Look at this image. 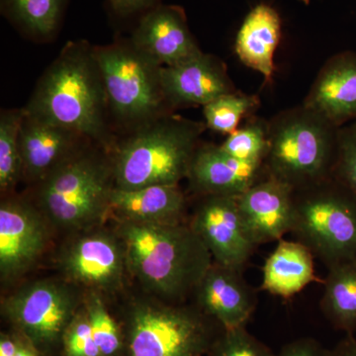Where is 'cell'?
I'll list each match as a JSON object with an SVG mask.
<instances>
[{"label":"cell","instance_id":"cell-1","mask_svg":"<svg viewBox=\"0 0 356 356\" xmlns=\"http://www.w3.org/2000/svg\"><path fill=\"white\" fill-rule=\"evenodd\" d=\"M23 109L30 116L81 134L109 152L116 142L95 46L84 40L65 44Z\"/></svg>","mask_w":356,"mask_h":356},{"label":"cell","instance_id":"cell-2","mask_svg":"<svg viewBox=\"0 0 356 356\" xmlns=\"http://www.w3.org/2000/svg\"><path fill=\"white\" fill-rule=\"evenodd\" d=\"M130 275L152 296L180 304L193 295L212 264L209 250L188 222H116Z\"/></svg>","mask_w":356,"mask_h":356},{"label":"cell","instance_id":"cell-3","mask_svg":"<svg viewBox=\"0 0 356 356\" xmlns=\"http://www.w3.org/2000/svg\"><path fill=\"white\" fill-rule=\"evenodd\" d=\"M205 123L170 112L117 138L110 156L115 188L178 185L188 177Z\"/></svg>","mask_w":356,"mask_h":356},{"label":"cell","instance_id":"cell-4","mask_svg":"<svg viewBox=\"0 0 356 356\" xmlns=\"http://www.w3.org/2000/svg\"><path fill=\"white\" fill-rule=\"evenodd\" d=\"M35 186L32 200L51 226L72 234L100 226L115 187L110 152L89 142Z\"/></svg>","mask_w":356,"mask_h":356},{"label":"cell","instance_id":"cell-5","mask_svg":"<svg viewBox=\"0 0 356 356\" xmlns=\"http://www.w3.org/2000/svg\"><path fill=\"white\" fill-rule=\"evenodd\" d=\"M126 356L207 355L224 327L195 305L154 297L128 305L119 318Z\"/></svg>","mask_w":356,"mask_h":356},{"label":"cell","instance_id":"cell-6","mask_svg":"<svg viewBox=\"0 0 356 356\" xmlns=\"http://www.w3.org/2000/svg\"><path fill=\"white\" fill-rule=\"evenodd\" d=\"M267 124V175L294 191L332 177L339 129L303 105L281 112Z\"/></svg>","mask_w":356,"mask_h":356},{"label":"cell","instance_id":"cell-7","mask_svg":"<svg viewBox=\"0 0 356 356\" xmlns=\"http://www.w3.org/2000/svg\"><path fill=\"white\" fill-rule=\"evenodd\" d=\"M110 116L127 131L168 113L161 81V65L130 39L95 46Z\"/></svg>","mask_w":356,"mask_h":356},{"label":"cell","instance_id":"cell-8","mask_svg":"<svg viewBox=\"0 0 356 356\" xmlns=\"http://www.w3.org/2000/svg\"><path fill=\"white\" fill-rule=\"evenodd\" d=\"M291 233L327 268L356 259V197L334 177L294 191Z\"/></svg>","mask_w":356,"mask_h":356},{"label":"cell","instance_id":"cell-9","mask_svg":"<svg viewBox=\"0 0 356 356\" xmlns=\"http://www.w3.org/2000/svg\"><path fill=\"white\" fill-rule=\"evenodd\" d=\"M83 295L65 280L33 281L2 301V315L42 355L58 356L63 336L83 306Z\"/></svg>","mask_w":356,"mask_h":356},{"label":"cell","instance_id":"cell-10","mask_svg":"<svg viewBox=\"0 0 356 356\" xmlns=\"http://www.w3.org/2000/svg\"><path fill=\"white\" fill-rule=\"evenodd\" d=\"M57 261L64 280L83 292L114 294L122 289L129 274L120 238L102 225L74 233L58 252Z\"/></svg>","mask_w":356,"mask_h":356},{"label":"cell","instance_id":"cell-11","mask_svg":"<svg viewBox=\"0 0 356 356\" xmlns=\"http://www.w3.org/2000/svg\"><path fill=\"white\" fill-rule=\"evenodd\" d=\"M51 224L32 199L3 196L0 203V277L13 282L46 252Z\"/></svg>","mask_w":356,"mask_h":356},{"label":"cell","instance_id":"cell-12","mask_svg":"<svg viewBox=\"0 0 356 356\" xmlns=\"http://www.w3.org/2000/svg\"><path fill=\"white\" fill-rule=\"evenodd\" d=\"M189 221L213 261L243 270L259 245L245 226L236 197L201 196Z\"/></svg>","mask_w":356,"mask_h":356},{"label":"cell","instance_id":"cell-13","mask_svg":"<svg viewBox=\"0 0 356 356\" xmlns=\"http://www.w3.org/2000/svg\"><path fill=\"white\" fill-rule=\"evenodd\" d=\"M131 42L161 67H170L202 51L191 34L184 8L159 3L138 19Z\"/></svg>","mask_w":356,"mask_h":356},{"label":"cell","instance_id":"cell-14","mask_svg":"<svg viewBox=\"0 0 356 356\" xmlns=\"http://www.w3.org/2000/svg\"><path fill=\"white\" fill-rule=\"evenodd\" d=\"M161 88L168 109L204 106L220 96L236 92L226 67L203 51L180 64L161 67Z\"/></svg>","mask_w":356,"mask_h":356},{"label":"cell","instance_id":"cell-15","mask_svg":"<svg viewBox=\"0 0 356 356\" xmlns=\"http://www.w3.org/2000/svg\"><path fill=\"white\" fill-rule=\"evenodd\" d=\"M199 310L227 329L247 325L257 307L254 290L243 270L213 261L193 293Z\"/></svg>","mask_w":356,"mask_h":356},{"label":"cell","instance_id":"cell-16","mask_svg":"<svg viewBox=\"0 0 356 356\" xmlns=\"http://www.w3.org/2000/svg\"><path fill=\"white\" fill-rule=\"evenodd\" d=\"M245 226L257 245L282 240L291 233L295 217L294 189L266 177L236 197Z\"/></svg>","mask_w":356,"mask_h":356},{"label":"cell","instance_id":"cell-17","mask_svg":"<svg viewBox=\"0 0 356 356\" xmlns=\"http://www.w3.org/2000/svg\"><path fill=\"white\" fill-rule=\"evenodd\" d=\"M19 140L23 180L34 185L91 142L74 131L26 113Z\"/></svg>","mask_w":356,"mask_h":356},{"label":"cell","instance_id":"cell-18","mask_svg":"<svg viewBox=\"0 0 356 356\" xmlns=\"http://www.w3.org/2000/svg\"><path fill=\"white\" fill-rule=\"evenodd\" d=\"M302 105L337 129L356 121V51L330 58Z\"/></svg>","mask_w":356,"mask_h":356},{"label":"cell","instance_id":"cell-19","mask_svg":"<svg viewBox=\"0 0 356 356\" xmlns=\"http://www.w3.org/2000/svg\"><path fill=\"white\" fill-rule=\"evenodd\" d=\"M264 163H247L220 146L199 145L189 170V184L199 195L238 197L266 177Z\"/></svg>","mask_w":356,"mask_h":356},{"label":"cell","instance_id":"cell-20","mask_svg":"<svg viewBox=\"0 0 356 356\" xmlns=\"http://www.w3.org/2000/svg\"><path fill=\"white\" fill-rule=\"evenodd\" d=\"M186 206L179 185H154L132 191L114 187L108 217H113L115 222L178 224L185 222Z\"/></svg>","mask_w":356,"mask_h":356},{"label":"cell","instance_id":"cell-21","mask_svg":"<svg viewBox=\"0 0 356 356\" xmlns=\"http://www.w3.org/2000/svg\"><path fill=\"white\" fill-rule=\"evenodd\" d=\"M280 13L268 4L261 3L248 13L236 33L235 51L241 62L264 76L273 79L274 54L281 38Z\"/></svg>","mask_w":356,"mask_h":356},{"label":"cell","instance_id":"cell-22","mask_svg":"<svg viewBox=\"0 0 356 356\" xmlns=\"http://www.w3.org/2000/svg\"><path fill=\"white\" fill-rule=\"evenodd\" d=\"M313 252L298 241H278L262 268L261 290L289 299L318 281Z\"/></svg>","mask_w":356,"mask_h":356},{"label":"cell","instance_id":"cell-23","mask_svg":"<svg viewBox=\"0 0 356 356\" xmlns=\"http://www.w3.org/2000/svg\"><path fill=\"white\" fill-rule=\"evenodd\" d=\"M69 0H0L1 14L28 38L48 41L58 34Z\"/></svg>","mask_w":356,"mask_h":356},{"label":"cell","instance_id":"cell-24","mask_svg":"<svg viewBox=\"0 0 356 356\" xmlns=\"http://www.w3.org/2000/svg\"><path fill=\"white\" fill-rule=\"evenodd\" d=\"M321 309L337 330L356 331V259L327 268Z\"/></svg>","mask_w":356,"mask_h":356},{"label":"cell","instance_id":"cell-25","mask_svg":"<svg viewBox=\"0 0 356 356\" xmlns=\"http://www.w3.org/2000/svg\"><path fill=\"white\" fill-rule=\"evenodd\" d=\"M24 109H2L0 113V191L2 197L13 194L23 180L20 129Z\"/></svg>","mask_w":356,"mask_h":356},{"label":"cell","instance_id":"cell-26","mask_svg":"<svg viewBox=\"0 0 356 356\" xmlns=\"http://www.w3.org/2000/svg\"><path fill=\"white\" fill-rule=\"evenodd\" d=\"M83 306L102 355L126 356L125 337L120 320L112 315L103 295L84 291Z\"/></svg>","mask_w":356,"mask_h":356},{"label":"cell","instance_id":"cell-27","mask_svg":"<svg viewBox=\"0 0 356 356\" xmlns=\"http://www.w3.org/2000/svg\"><path fill=\"white\" fill-rule=\"evenodd\" d=\"M257 96L232 92L220 96L203 106L206 128L229 135L238 129L241 120L259 106Z\"/></svg>","mask_w":356,"mask_h":356},{"label":"cell","instance_id":"cell-28","mask_svg":"<svg viewBox=\"0 0 356 356\" xmlns=\"http://www.w3.org/2000/svg\"><path fill=\"white\" fill-rule=\"evenodd\" d=\"M220 147L240 161L264 163L268 152V124L261 120L250 122L229 134Z\"/></svg>","mask_w":356,"mask_h":356},{"label":"cell","instance_id":"cell-29","mask_svg":"<svg viewBox=\"0 0 356 356\" xmlns=\"http://www.w3.org/2000/svg\"><path fill=\"white\" fill-rule=\"evenodd\" d=\"M207 356H277L252 336L245 325L222 330Z\"/></svg>","mask_w":356,"mask_h":356},{"label":"cell","instance_id":"cell-30","mask_svg":"<svg viewBox=\"0 0 356 356\" xmlns=\"http://www.w3.org/2000/svg\"><path fill=\"white\" fill-rule=\"evenodd\" d=\"M332 177L356 197V121L337 130L336 161Z\"/></svg>","mask_w":356,"mask_h":356},{"label":"cell","instance_id":"cell-31","mask_svg":"<svg viewBox=\"0 0 356 356\" xmlns=\"http://www.w3.org/2000/svg\"><path fill=\"white\" fill-rule=\"evenodd\" d=\"M58 356H102L83 304L65 330Z\"/></svg>","mask_w":356,"mask_h":356},{"label":"cell","instance_id":"cell-32","mask_svg":"<svg viewBox=\"0 0 356 356\" xmlns=\"http://www.w3.org/2000/svg\"><path fill=\"white\" fill-rule=\"evenodd\" d=\"M0 356H44L31 341L13 329L0 334Z\"/></svg>","mask_w":356,"mask_h":356},{"label":"cell","instance_id":"cell-33","mask_svg":"<svg viewBox=\"0 0 356 356\" xmlns=\"http://www.w3.org/2000/svg\"><path fill=\"white\" fill-rule=\"evenodd\" d=\"M110 10L121 18L143 15L153 7L159 6L161 0H106Z\"/></svg>","mask_w":356,"mask_h":356},{"label":"cell","instance_id":"cell-34","mask_svg":"<svg viewBox=\"0 0 356 356\" xmlns=\"http://www.w3.org/2000/svg\"><path fill=\"white\" fill-rule=\"evenodd\" d=\"M277 356H332V351L316 339L303 337L283 346Z\"/></svg>","mask_w":356,"mask_h":356},{"label":"cell","instance_id":"cell-35","mask_svg":"<svg viewBox=\"0 0 356 356\" xmlns=\"http://www.w3.org/2000/svg\"><path fill=\"white\" fill-rule=\"evenodd\" d=\"M332 351V356H356V339L353 336H348L336 350Z\"/></svg>","mask_w":356,"mask_h":356},{"label":"cell","instance_id":"cell-36","mask_svg":"<svg viewBox=\"0 0 356 356\" xmlns=\"http://www.w3.org/2000/svg\"><path fill=\"white\" fill-rule=\"evenodd\" d=\"M300 1L303 2L304 4H309L311 0H300Z\"/></svg>","mask_w":356,"mask_h":356}]
</instances>
